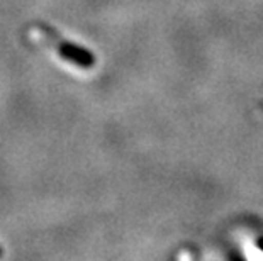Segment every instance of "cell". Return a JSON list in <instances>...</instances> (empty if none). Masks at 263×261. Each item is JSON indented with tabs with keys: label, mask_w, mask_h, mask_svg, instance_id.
<instances>
[{
	"label": "cell",
	"mask_w": 263,
	"mask_h": 261,
	"mask_svg": "<svg viewBox=\"0 0 263 261\" xmlns=\"http://www.w3.org/2000/svg\"><path fill=\"white\" fill-rule=\"evenodd\" d=\"M0 256H2V248H0Z\"/></svg>",
	"instance_id": "cell-2"
},
{
	"label": "cell",
	"mask_w": 263,
	"mask_h": 261,
	"mask_svg": "<svg viewBox=\"0 0 263 261\" xmlns=\"http://www.w3.org/2000/svg\"><path fill=\"white\" fill-rule=\"evenodd\" d=\"M58 51L61 54V58L80 66V68H92L95 65V54L92 51H88L87 48L78 46L75 43H61Z\"/></svg>",
	"instance_id": "cell-1"
}]
</instances>
